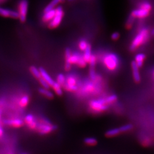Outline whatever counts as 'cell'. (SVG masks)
I'll return each instance as SVG.
<instances>
[{
    "mask_svg": "<svg viewBox=\"0 0 154 154\" xmlns=\"http://www.w3.org/2000/svg\"><path fill=\"white\" fill-rule=\"evenodd\" d=\"M149 38V30L143 28L138 32L132 41L130 46V49L134 50L142 45L144 44Z\"/></svg>",
    "mask_w": 154,
    "mask_h": 154,
    "instance_id": "cell-1",
    "label": "cell"
},
{
    "mask_svg": "<svg viewBox=\"0 0 154 154\" xmlns=\"http://www.w3.org/2000/svg\"><path fill=\"white\" fill-rule=\"evenodd\" d=\"M103 63L107 69L111 71L116 70L119 65V60L114 53H108L103 57Z\"/></svg>",
    "mask_w": 154,
    "mask_h": 154,
    "instance_id": "cell-2",
    "label": "cell"
},
{
    "mask_svg": "<svg viewBox=\"0 0 154 154\" xmlns=\"http://www.w3.org/2000/svg\"><path fill=\"white\" fill-rule=\"evenodd\" d=\"M55 9L54 16L52 20L48 23V27L51 29L58 28L60 25L64 16L63 9L61 6H57Z\"/></svg>",
    "mask_w": 154,
    "mask_h": 154,
    "instance_id": "cell-3",
    "label": "cell"
},
{
    "mask_svg": "<svg viewBox=\"0 0 154 154\" xmlns=\"http://www.w3.org/2000/svg\"><path fill=\"white\" fill-rule=\"evenodd\" d=\"M28 0H19L17 4V11L18 13V19L21 22H25L26 20L29 11Z\"/></svg>",
    "mask_w": 154,
    "mask_h": 154,
    "instance_id": "cell-4",
    "label": "cell"
},
{
    "mask_svg": "<svg viewBox=\"0 0 154 154\" xmlns=\"http://www.w3.org/2000/svg\"><path fill=\"white\" fill-rule=\"evenodd\" d=\"M107 103L105 99H94L90 102V107L95 112H100L107 109Z\"/></svg>",
    "mask_w": 154,
    "mask_h": 154,
    "instance_id": "cell-5",
    "label": "cell"
},
{
    "mask_svg": "<svg viewBox=\"0 0 154 154\" xmlns=\"http://www.w3.org/2000/svg\"><path fill=\"white\" fill-rule=\"evenodd\" d=\"M66 62H69L71 64H75L80 67H85L87 65V62L85 60L83 55L78 53L72 54L69 58L66 60Z\"/></svg>",
    "mask_w": 154,
    "mask_h": 154,
    "instance_id": "cell-6",
    "label": "cell"
},
{
    "mask_svg": "<svg viewBox=\"0 0 154 154\" xmlns=\"http://www.w3.org/2000/svg\"><path fill=\"white\" fill-rule=\"evenodd\" d=\"M37 129L40 134L45 135L54 131L57 129V126L52 125L48 122H42L37 124Z\"/></svg>",
    "mask_w": 154,
    "mask_h": 154,
    "instance_id": "cell-7",
    "label": "cell"
},
{
    "mask_svg": "<svg viewBox=\"0 0 154 154\" xmlns=\"http://www.w3.org/2000/svg\"><path fill=\"white\" fill-rule=\"evenodd\" d=\"M0 16L4 17H9L14 19H18V13L16 11L11 10L0 7Z\"/></svg>",
    "mask_w": 154,
    "mask_h": 154,
    "instance_id": "cell-8",
    "label": "cell"
},
{
    "mask_svg": "<svg viewBox=\"0 0 154 154\" xmlns=\"http://www.w3.org/2000/svg\"><path fill=\"white\" fill-rule=\"evenodd\" d=\"M76 79L75 78L72 77H69L67 79L66 84H64L65 88L67 90L70 91H76L77 90V86H76Z\"/></svg>",
    "mask_w": 154,
    "mask_h": 154,
    "instance_id": "cell-9",
    "label": "cell"
},
{
    "mask_svg": "<svg viewBox=\"0 0 154 154\" xmlns=\"http://www.w3.org/2000/svg\"><path fill=\"white\" fill-rule=\"evenodd\" d=\"M3 123L4 125L13 127H20L23 125V121L20 119H7L4 120Z\"/></svg>",
    "mask_w": 154,
    "mask_h": 154,
    "instance_id": "cell-10",
    "label": "cell"
},
{
    "mask_svg": "<svg viewBox=\"0 0 154 154\" xmlns=\"http://www.w3.org/2000/svg\"><path fill=\"white\" fill-rule=\"evenodd\" d=\"M149 11L145 10L142 8H139V9H135L132 11L131 15L135 18H144L149 16Z\"/></svg>",
    "mask_w": 154,
    "mask_h": 154,
    "instance_id": "cell-11",
    "label": "cell"
},
{
    "mask_svg": "<svg viewBox=\"0 0 154 154\" xmlns=\"http://www.w3.org/2000/svg\"><path fill=\"white\" fill-rule=\"evenodd\" d=\"M25 122L27 124L28 127L32 129L35 130L37 128V123L35 121L34 116L32 114H28L25 118Z\"/></svg>",
    "mask_w": 154,
    "mask_h": 154,
    "instance_id": "cell-12",
    "label": "cell"
},
{
    "mask_svg": "<svg viewBox=\"0 0 154 154\" xmlns=\"http://www.w3.org/2000/svg\"><path fill=\"white\" fill-rule=\"evenodd\" d=\"M52 9L49 11H45L42 16V20L45 23H49L50 22L53 17L54 16L55 13V9Z\"/></svg>",
    "mask_w": 154,
    "mask_h": 154,
    "instance_id": "cell-13",
    "label": "cell"
},
{
    "mask_svg": "<svg viewBox=\"0 0 154 154\" xmlns=\"http://www.w3.org/2000/svg\"><path fill=\"white\" fill-rule=\"evenodd\" d=\"M131 67L134 79L135 81H136L137 82H139L140 81V75L139 71V67L135 61H132L131 63Z\"/></svg>",
    "mask_w": 154,
    "mask_h": 154,
    "instance_id": "cell-14",
    "label": "cell"
},
{
    "mask_svg": "<svg viewBox=\"0 0 154 154\" xmlns=\"http://www.w3.org/2000/svg\"><path fill=\"white\" fill-rule=\"evenodd\" d=\"M39 70L41 72L42 77L44 79L45 81H46L48 82L50 87H51L53 85L54 83L55 82V81L52 79L51 77H50V75L48 74V72H46V70L44 68L41 67H39Z\"/></svg>",
    "mask_w": 154,
    "mask_h": 154,
    "instance_id": "cell-15",
    "label": "cell"
},
{
    "mask_svg": "<svg viewBox=\"0 0 154 154\" xmlns=\"http://www.w3.org/2000/svg\"><path fill=\"white\" fill-rule=\"evenodd\" d=\"M61 3H62V1L61 0H51L49 3H48L45 6L44 9V12L55 9V8L59 5V4Z\"/></svg>",
    "mask_w": 154,
    "mask_h": 154,
    "instance_id": "cell-16",
    "label": "cell"
},
{
    "mask_svg": "<svg viewBox=\"0 0 154 154\" xmlns=\"http://www.w3.org/2000/svg\"><path fill=\"white\" fill-rule=\"evenodd\" d=\"M39 93L43 95L45 97H46L48 99H53L54 98V94L53 93L49 90L48 88H39L38 89Z\"/></svg>",
    "mask_w": 154,
    "mask_h": 154,
    "instance_id": "cell-17",
    "label": "cell"
},
{
    "mask_svg": "<svg viewBox=\"0 0 154 154\" xmlns=\"http://www.w3.org/2000/svg\"><path fill=\"white\" fill-rule=\"evenodd\" d=\"M146 58V56L143 53H139L135 56V61L136 62L139 67H142L143 64V61Z\"/></svg>",
    "mask_w": 154,
    "mask_h": 154,
    "instance_id": "cell-18",
    "label": "cell"
},
{
    "mask_svg": "<svg viewBox=\"0 0 154 154\" xmlns=\"http://www.w3.org/2000/svg\"><path fill=\"white\" fill-rule=\"evenodd\" d=\"M91 46L90 45L88 44L87 48L85 50V53L83 55L85 60L86 62L88 63L89 61L90 60V58L91 56Z\"/></svg>",
    "mask_w": 154,
    "mask_h": 154,
    "instance_id": "cell-19",
    "label": "cell"
},
{
    "mask_svg": "<svg viewBox=\"0 0 154 154\" xmlns=\"http://www.w3.org/2000/svg\"><path fill=\"white\" fill-rule=\"evenodd\" d=\"M51 88L54 90L55 91V93L58 95V96H61L63 94V91L62 89L61 85H60L57 81L54 83L53 85L51 86Z\"/></svg>",
    "mask_w": 154,
    "mask_h": 154,
    "instance_id": "cell-20",
    "label": "cell"
},
{
    "mask_svg": "<svg viewBox=\"0 0 154 154\" xmlns=\"http://www.w3.org/2000/svg\"><path fill=\"white\" fill-rule=\"evenodd\" d=\"M30 71L31 72V73L32 74L33 76L35 77L36 79H39L41 77H42L41 72L39 71V70L36 67L34 66H30Z\"/></svg>",
    "mask_w": 154,
    "mask_h": 154,
    "instance_id": "cell-21",
    "label": "cell"
},
{
    "mask_svg": "<svg viewBox=\"0 0 154 154\" xmlns=\"http://www.w3.org/2000/svg\"><path fill=\"white\" fill-rule=\"evenodd\" d=\"M120 132H121V131L119 128H112L106 132V135L108 137H112L118 135Z\"/></svg>",
    "mask_w": 154,
    "mask_h": 154,
    "instance_id": "cell-22",
    "label": "cell"
},
{
    "mask_svg": "<svg viewBox=\"0 0 154 154\" xmlns=\"http://www.w3.org/2000/svg\"><path fill=\"white\" fill-rule=\"evenodd\" d=\"M29 102V98L27 95L22 97L20 100V106L22 107H25L28 106Z\"/></svg>",
    "mask_w": 154,
    "mask_h": 154,
    "instance_id": "cell-23",
    "label": "cell"
},
{
    "mask_svg": "<svg viewBox=\"0 0 154 154\" xmlns=\"http://www.w3.org/2000/svg\"><path fill=\"white\" fill-rule=\"evenodd\" d=\"M84 142L88 146H95L97 143V140L94 138H86L85 139Z\"/></svg>",
    "mask_w": 154,
    "mask_h": 154,
    "instance_id": "cell-24",
    "label": "cell"
},
{
    "mask_svg": "<svg viewBox=\"0 0 154 154\" xmlns=\"http://www.w3.org/2000/svg\"><path fill=\"white\" fill-rule=\"evenodd\" d=\"M139 8L150 11L152 9V5L149 2L144 1L139 5Z\"/></svg>",
    "mask_w": 154,
    "mask_h": 154,
    "instance_id": "cell-25",
    "label": "cell"
},
{
    "mask_svg": "<svg viewBox=\"0 0 154 154\" xmlns=\"http://www.w3.org/2000/svg\"><path fill=\"white\" fill-rule=\"evenodd\" d=\"M57 82L61 86H63L66 82V77L63 74H59L57 77Z\"/></svg>",
    "mask_w": 154,
    "mask_h": 154,
    "instance_id": "cell-26",
    "label": "cell"
},
{
    "mask_svg": "<svg viewBox=\"0 0 154 154\" xmlns=\"http://www.w3.org/2000/svg\"><path fill=\"white\" fill-rule=\"evenodd\" d=\"M88 45V42L86 40L82 39L79 41L78 46H79V48L80 49V50H81L82 51H85V49L87 48Z\"/></svg>",
    "mask_w": 154,
    "mask_h": 154,
    "instance_id": "cell-27",
    "label": "cell"
},
{
    "mask_svg": "<svg viewBox=\"0 0 154 154\" xmlns=\"http://www.w3.org/2000/svg\"><path fill=\"white\" fill-rule=\"evenodd\" d=\"M38 80L39 81V82L40 83V84L42 85V86L43 88L49 89L50 87L49 84L46 81H45L42 77H41Z\"/></svg>",
    "mask_w": 154,
    "mask_h": 154,
    "instance_id": "cell-28",
    "label": "cell"
},
{
    "mask_svg": "<svg viewBox=\"0 0 154 154\" xmlns=\"http://www.w3.org/2000/svg\"><path fill=\"white\" fill-rule=\"evenodd\" d=\"M132 128V125L131 124H127V125H125L119 128L121 132H126L128 131L131 130Z\"/></svg>",
    "mask_w": 154,
    "mask_h": 154,
    "instance_id": "cell-29",
    "label": "cell"
},
{
    "mask_svg": "<svg viewBox=\"0 0 154 154\" xmlns=\"http://www.w3.org/2000/svg\"><path fill=\"white\" fill-rule=\"evenodd\" d=\"M116 99H117L116 95L114 94V95H111L109 97H107L106 98H105V100H106V102H107V104H110V103H112L114 102Z\"/></svg>",
    "mask_w": 154,
    "mask_h": 154,
    "instance_id": "cell-30",
    "label": "cell"
},
{
    "mask_svg": "<svg viewBox=\"0 0 154 154\" xmlns=\"http://www.w3.org/2000/svg\"><path fill=\"white\" fill-rule=\"evenodd\" d=\"M135 17L132 16L131 14V16L129 17V18L127 20V21L126 23V27L127 28H130L132 27V24L134 23V20H135Z\"/></svg>",
    "mask_w": 154,
    "mask_h": 154,
    "instance_id": "cell-31",
    "label": "cell"
},
{
    "mask_svg": "<svg viewBox=\"0 0 154 154\" xmlns=\"http://www.w3.org/2000/svg\"><path fill=\"white\" fill-rule=\"evenodd\" d=\"M96 61H97L96 57L93 54H92L91 56V58H90V60L88 62V63L90 64V67H95V66L96 65Z\"/></svg>",
    "mask_w": 154,
    "mask_h": 154,
    "instance_id": "cell-32",
    "label": "cell"
},
{
    "mask_svg": "<svg viewBox=\"0 0 154 154\" xmlns=\"http://www.w3.org/2000/svg\"><path fill=\"white\" fill-rule=\"evenodd\" d=\"M89 74H90V78H91V80H93V81L95 80V79H96V74H95L94 67H90Z\"/></svg>",
    "mask_w": 154,
    "mask_h": 154,
    "instance_id": "cell-33",
    "label": "cell"
},
{
    "mask_svg": "<svg viewBox=\"0 0 154 154\" xmlns=\"http://www.w3.org/2000/svg\"><path fill=\"white\" fill-rule=\"evenodd\" d=\"M120 37V34L118 32H115V33H112L111 35V39L113 40H117Z\"/></svg>",
    "mask_w": 154,
    "mask_h": 154,
    "instance_id": "cell-34",
    "label": "cell"
},
{
    "mask_svg": "<svg viewBox=\"0 0 154 154\" xmlns=\"http://www.w3.org/2000/svg\"><path fill=\"white\" fill-rule=\"evenodd\" d=\"M71 66L72 64L69 63V62H66L65 65V69L66 71H69L71 69Z\"/></svg>",
    "mask_w": 154,
    "mask_h": 154,
    "instance_id": "cell-35",
    "label": "cell"
},
{
    "mask_svg": "<svg viewBox=\"0 0 154 154\" xmlns=\"http://www.w3.org/2000/svg\"><path fill=\"white\" fill-rule=\"evenodd\" d=\"M4 134V130L2 127L0 126V137H1Z\"/></svg>",
    "mask_w": 154,
    "mask_h": 154,
    "instance_id": "cell-36",
    "label": "cell"
},
{
    "mask_svg": "<svg viewBox=\"0 0 154 154\" xmlns=\"http://www.w3.org/2000/svg\"><path fill=\"white\" fill-rule=\"evenodd\" d=\"M6 1H7V0H0V4L3 3V2H5Z\"/></svg>",
    "mask_w": 154,
    "mask_h": 154,
    "instance_id": "cell-37",
    "label": "cell"
},
{
    "mask_svg": "<svg viewBox=\"0 0 154 154\" xmlns=\"http://www.w3.org/2000/svg\"><path fill=\"white\" fill-rule=\"evenodd\" d=\"M151 34L154 35V28L152 29V31H151Z\"/></svg>",
    "mask_w": 154,
    "mask_h": 154,
    "instance_id": "cell-38",
    "label": "cell"
},
{
    "mask_svg": "<svg viewBox=\"0 0 154 154\" xmlns=\"http://www.w3.org/2000/svg\"><path fill=\"white\" fill-rule=\"evenodd\" d=\"M69 2H74V1H76V0H67Z\"/></svg>",
    "mask_w": 154,
    "mask_h": 154,
    "instance_id": "cell-39",
    "label": "cell"
},
{
    "mask_svg": "<svg viewBox=\"0 0 154 154\" xmlns=\"http://www.w3.org/2000/svg\"><path fill=\"white\" fill-rule=\"evenodd\" d=\"M62 1V2H65V0H61Z\"/></svg>",
    "mask_w": 154,
    "mask_h": 154,
    "instance_id": "cell-40",
    "label": "cell"
},
{
    "mask_svg": "<svg viewBox=\"0 0 154 154\" xmlns=\"http://www.w3.org/2000/svg\"><path fill=\"white\" fill-rule=\"evenodd\" d=\"M0 119H1V115H0Z\"/></svg>",
    "mask_w": 154,
    "mask_h": 154,
    "instance_id": "cell-41",
    "label": "cell"
},
{
    "mask_svg": "<svg viewBox=\"0 0 154 154\" xmlns=\"http://www.w3.org/2000/svg\"></svg>",
    "mask_w": 154,
    "mask_h": 154,
    "instance_id": "cell-42",
    "label": "cell"
}]
</instances>
